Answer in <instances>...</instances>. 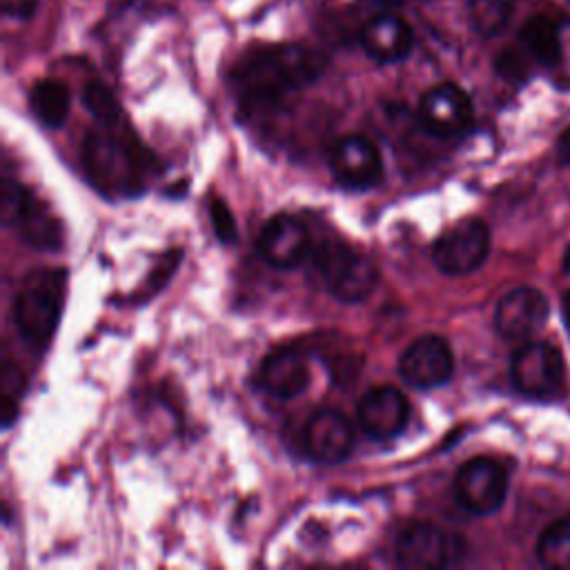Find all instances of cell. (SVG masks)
I'll list each match as a JSON object with an SVG mask.
<instances>
[{"label": "cell", "mask_w": 570, "mask_h": 570, "mask_svg": "<svg viewBox=\"0 0 570 570\" xmlns=\"http://www.w3.org/2000/svg\"><path fill=\"white\" fill-rule=\"evenodd\" d=\"M325 56L305 45H269L247 51L232 80L247 107H276L285 94L303 89L325 71Z\"/></svg>", "instance_id": "cell-1"}, {"label": "cell", "mask_w": 570, "mask_h": 570, "mask_svg": "<svg viewBox=\"0 0 570 570\" xmlns=\"http://www.w3.org/2000/svg\"><path fill=\"white\" fill-rule=\"evenodd\" d=\"M82 165L98 191L134 196L145 189L154 158L125 120H120L111 125L98 122L96 129L87 131L82 140Z\"/></svg>", "instance_id": "cell-2"}, {"label": "cell", "mask_w": 570, "mask_h": 570, "mask_svg": "<svg viewBox=\"0 0 570 570\" xmlns=\"http://www.w3.org/2000/svg\"><path fill=\"white\" fill-rule=\"evenodd\" d=\"M67 294V269L38 267L22 276L13 296V323L31 347H45L60 321Z\"/></svg>", "instance_id": "cell-3"}, {"label": "cell", "mask_w": 570, "mask_h": 570, "mask_svg": "<svg viewBox=\"0 0 570 570\" xmlns=\"http://www.w3.org/2000/svg\"><path fill=\"white\" fill-rule=\"evenodd\" d=\"M312 263L325 289L343 303L365 301L379 281L376 265L358 249L336 238H325L312 249Z\"/></svg>", "instance_id": "cell-4"}, {"label": "cell", "mask_w": 570, "mask_h": 570, "mask_svg": "<svg viewBox=\"0 0 570 570\" xmlns=\"http://www.w3.org/2000/svg\"><path fill=\"white\" fill-rule=\"evenodd\" d=\"M2 223L33 249L56 252L62 245V225L56 214L13 178L2 180Z\"/></svg>", "instance_id": "cell-5"}, {"label": "cell", "mask_w": 570, "mask_h": 570, "mask_svg": "<svg viewBox=\"0 0 570 570\" xmlns=\"http://www.w3.org/2000/svg\"><path fill=\"white\" fill-rule=\"evenodd\" d=\"M510 379L523 396L559 399L566 390V361L554 345L530 341L512 354Z\"/></svg>", "instance_id": "cell-6"}, {"label": "cell", "mask_w": 570, "mask_h": 570, "mask_svg": "<svg viewBox=\"0 0 570 570\" xmlns=\"http://www.w3.org/2000/svg\"><path fill=\"white\" fill-rule=\"evenodd\" d=\"M490 254V229L481 218H465L443 232L432 245V261L448 276L479 269Z\"/></svg>", "instance_id": "cell-7"}, {"label": "cell", "mask_w": 570, "mask_h": 570, "mask_svg": "<svg viewBox=\"0 0 570 570\" xmlns=\"http://www.w3.org/2000/svg\"><path fill=\"white\" fill-rule=\"evenodd\" d=\"M461 557L459 537L425 523L414 521L396 537V561L407 570H436L454 563Z\"/></svg>", "instance_id": "cell-8"}, {"label": "cell", "mask_w": 570, "mask_h": 570, "mask_svg": "<svg viewBox=\"0 0 570 570\" xmlns=\"http://www.w3.org/2000/svg\"><path fill=\"white\" fill-rule=\"evenodd\" d=\"M508 492V474L505 470L488 459L474 456L465 461L454 476V497L470 514L488 517L497 512Z\"/></svg>", "instance_id": "cell-9"}, {"label": "cell", "mask_w": 570, "mask_h": 570, "mask_svg": "<svg viewBox=\"0 0 570 570\" xmlns=\"http://www.w3.org/2000/svg\"><path fill=\"white\" fill-rule=\"evenodd\" d=\"M472 100L454 82H441L428 89L419 102V120L423 129L436 138H456L472 125Z\"/></svg>", "instance_id": "cell-10"}, {"label": "cell", "mask_w": 570, "mask_h": 570, "mask_svg": "<svg viewBox=\"0 0 570 570\" xmlns=\"http://www.w3.org/2000/svg\"><path fill=\"white\" fill-rule=\"evenodd\" d=\"M454 356L450 343L439 334H423L412 341L399 358L401 379L416 390H432L450 381Z\"/></svg>", "instance_id": "cell-11"}, {"label": "cell", "mask_w": 570, "mask_h": 570, "mask_svg": "<svg viewBox=\"0 0 570 570\" xmlns=\"http://www.w3.org/2000/svg\"><path fill=\"white\" fill-rule=\"evenodd\" d=\"M334 178L347 189H370L383 178V158L379 147L358 134L336 140L330 154Z\"/></svg>", "instance_id": "cell-12"}, {"label": "cell", "mask_w": 570, "mask_h": 570, "mask_svg": "<svg viewBox=\"0 0 570 570\" xmlns=\"http://www.w3.org/2000/svg\"><path fill=\"white\" fill-rule=\"evenodd\" d=\"M550 305L543 292L530 285L510 289L494 307V330L508 341L534 336L548 321Z\"/></svg>", "instance_id": "cell-13"}, {"label": "cell", "mask_w": 570, "mask_h": 570, "mask_svg": "<svg viewBox=\"0 0 570 570\" xmlns=\"http://www.w3.org/2000/svg\"><path fill=\"white\" fill-rule=\"evenodd\" d=\"M303 450L314 463H343L354 450V428L350 419L336 410L314 412L303 428Z\"/></svg>", "instance_id": "cell-14"}, {"label": "cell", "mask_w": 570, "mask_h": 570, "mask_svg": "<svg viewBox=\"0 0 570 570\" xmlns=\"http://www.w3.org/2000/svg\"><path fill=\"white\" fill-rule=\"evenodd\" d=\"M309 232L292 214L272 216L256 240L258 254L276 269H294L309 252Z\"/></svg>", "instance_id": "cell-15"}, {"label": "cell", "mask_w": 570, "mask_h": 570, "mask_svg": "<svg viewBox=\"0 0 570 570\" xmlns=\"http://www.w3.org/2000/svg\"><path fill=\"white\" fill-rule=\"evenodd\" d=\"M356 416L367 436L387 441L403 432L410 419V403L401 390L392 385H376L361 396Z\"/></svg>", "instance_id": "cell-16"}, {"label": "cell", "mask_w": 570, "mask_h": 570, "mask_svg": "<svg viewBox=\"0 0 570 570\" xmlns=\"http://www.w3.org/2000/svg\"><path fill=\"white\" fill-rule=\"evenodd\" d=\"M258 383L276 399H296L309 385L307 356L292 345L272 350L258 367Z\"/></svg>", "instance_id": "cell-17"}, {"label": "cell", "mask_w": 570, "mask_h": 570, "mask_svg": "<svg viewBox=\"0 0 570 570\" xmlns=\"http://www.w3.org/2000/svg\"><path fill=\"white\" fill-rule=\"evenodd\" d=\"M361 47L376 62H399L412 51V29L399 16H374L361 29Z\"/></svg>", "instance_id": "cell-18"}, {"label": "cell", "mask_w": 570, "mask_h": 570, "mask_svg": "<svg viewBox=\"0 0 570 570\" xmlns=\"http://www.w3.org/2000/svg\"><path fill=\"white\" fill-rule=\"evenodd\" d=\"M521 47L532 56L537 65L543 67H554L561 58V38H559V27L552 18L548 16H534L530 18L521 33H519Z\"/></svg>", "instance_id": "cell-19"}, {"label": "cell", "mask_w": 570, "mask_h": 570, "mask_svg": "<svg viewBox=\"0 0 570 570\" xmlns=\"http://www.w3.org/2000/svg\"><path fill=\"white\" fill-rule=\"evenodd\" d=\"M69 89L53 78L38 80L29 91V107L45 127H60L69 114Z\"/></svg>", "instance_id": "cell-20"}, {"label": "cell", "mask_w": 570, "mask_h": 570, "mask_svg": "<svg viewBox=\"0 0 570 570\" xmlns=\"http://www.w3.org/2000/svg\"><path fill=\"white\" fill-rule=\"evenodd\" d=\"M537 557L550 570H570V519L554 521L541 532Z\"/></svg>", "instance_id": "cell-21"}, {"label": "cell", "mask_w": 570, "mask_h": 570, "mask_svg": "<svg viewBox=\"0 0 570 570\" xmlns=\"http://www.w3.org/2000/svg\"><path fill=\"white\" fill-rule=\"evenodd\" d=\"M512 0H470V22L476 33L490 38L503 31L512 16Z\"/></svg>", "instance_id": "cell-22"}, {"label": "cell", "mask_w": 570, "mask_h": 570, "mask_svg": "<svg viewBox=\"0 0 570 570\" xmlns=\"http://www.w3.org/2000/svg\"><path fill=\"white\" fill-rule=\"evenodd\" d=\"M82 105L87 107V111L96 118V122L100 125H111V122H120L125 120L122 109L118 98L114 96V91L109 87H105L102 82H89L82 89Z\"/></svg>", "instance_id": "cell-23"}, {"label": "cell", "mask_w": 570, "mask_h": 570, "mask_svg": "<svg viewBox=\"0 0 570 570\" xmlns=\"http://www.w3.org/2000/svg\"><path fill=\"white\" fill-rule=\"evenodd\" d=\"M532 65H537L532 60V56L521 47H510V49H503L499 56H497V71L499 76H503L505 80H525L530 76V69Z\"/></svg>", "instance_id": "cell-24"}, {"label": "cell", "mask_w": 570, "mask_h": 570, "mask_svg": "<svg viewBox=\"0 0 570 570\" xmlns=\"http://www.w3.org/2000/svg\"><path fill=\"white\" fill-rule=\"evenodd\" d=\"M209 218H212V227L214 234L223 240V243H234L236 240V220L234 214L229 212L227 203L218 196L209 198Z\"/></svg>", "instance_id": "cell-25"}, {"label": "cell", "mask_w": 570, "mask_h": 570, "mask_svg": "<svg viewBox=\"0 0 570 570\" xmlns=\"http://www.w3.org/2000/svg\"><path fill=\"white\" fill-rule=\"evenodd\" d=\"M0 4L2 13L13 20H29L38 9V0H0Z\"/></svg>", "instance_id": "cell-26"}, {"label": "cell", "mask_w": 570, "mask_h": 570, "mask_svg": "<svg viewBox=\"0 0 570 570\" xmlns=\"http://www.w3.org/2000/svg\"><path fill=\"white\" fill-rule=\"evenodd\" d=\"M559 156L563 158V163H570V129H566L559 138Z\"/></svg>", "instance_id": "cell-27"}, {"label": "cell", "mask_w": 570, "mask_h": 570, "mask_svg": "<svg viewBox=\"0 0 570 570\" xmlns=\"http://www.w3.org/2000/svg\"><path fill=\"white\" fill-rule=\"evenodd\" d=\"M561 314H563V323L570 330V289L561 296Z\"/></svg>", "instance_id": "cell-28"}, {"label": "cell", "mask_w": 570, "mask_h": 570, "mask_svg": "<svg viewBox=\"0 0 570 570\" xmlns=\"http://www.w3.org/2000/svg\"><path fill=\"white\" fill-rule=\"evenodd\" d=\"M561 272H563V274H570V245H568V249L563 252V258H561Z\"/></svg>", "instance_id": "cell-29"}, {"label": "cell", "mask_w": 570, "mask_h": 570, "mask_svg": "<svg viewBox=\"0 0 570 570\" xmlns=\"http://www.w3.org/2000/svg\"><path fill=\"white\" fill-rule=\"evenodd\" d=\"M379 4H385V7H396V4H403L405 0H374Z\"/></svg>", "instance_id": "cell-30"}]
</instances>
